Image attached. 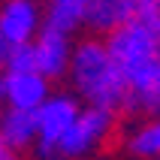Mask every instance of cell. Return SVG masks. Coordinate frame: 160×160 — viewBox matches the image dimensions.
Segmentation results:
<instances>
[{
  "mask_svg": "<svg viewBox=\"0 0 160 160\" xmlns=\"http://www.w3.org/2000/svg\"><path fill=\"white\" fill-rule=\"evenodd\" d=\"M106 45L127 79V109L160 115V27L133 18L106 33Z\"/></svg>",
  "mask_w": 160,
  "mask_h": 160,
  "instance_id": "obj_1",
  "label": "cell"
},
{
  "mask_svg": "<svg viewBox=\"0 0 160 160\" xmlns=\"http://www.w3.org/2000/svg\"><path fill=\"white\" fill-rule=\"evenodd\" d=\"M67 76L72 82V91L85 103L112 109V112L127 109V79L115 54L109 52L106 39H85L72 45Z\"/></svg>",
  "mask_w": 160,
  "mask_h": 160,
  "instance_id": "obj_2",
  "label": "cell"
},
{
  "mask_svg": "<svg viewBox=\"0 0 160 160\" xmlns=\"http://www.w3.org/2000/svg\"><path fill=\"white\" fill-rule=\"evenodd\" d=\"M112 127H115V112L88 103L85 109H79L76 121L70 124V130L58 142L54 154H61V157H88L109 139Z\"/></svg>",
  "mask_w": 160,
  "mask_h": 160,
  "instance_id": "obj_3",
  "label": "cell"
},
{
  "mask_svg": "<svg viewBox=\"0 0 160 160\" xmlns=\"http://www.w3.org/2000/svg\"><path fill=\"white\" fill-rule=\"evenodd\" d=\"M79 115V103L70 94H48L36 109V124H39V136H36V151L39 154H54L58 142L63 133L70 130V124Z\"/></svg>",
  "mask_w": 160,
  "mask_h": 160,
  "instance_id": "obj_4",
  "label": "cell"
},
{
  "mask_svg": "<svg viewBox=\"0 0 160 160\" xmlns=\"http://www.w3.org/2000/svg\"><path fill=\"white\" fill-rule=\"evenodd\" d=\"M48 94V79L39 70H0V103L6 106L39 109Z\"/></svg>",
  "mask_w": 160,
  "mask_h": 160,
  "instance_id": "obj_5",
  "label": "cell"
},
{
  "mask_svg": "<svg viewBox=\"0 0 160 160\" xmlns=\"http://www.w3.org/2000/svg\"><path fill=\"white\" fill-rule=\"evenodd\" d=\"M33 52H36V70L48 82L67 76V67H70V58H72V42L67 30L42 24L33 36Z\"/></svg>",
  "mask_w": 160,
  "mask_h": 160,
  "instance_id": "obj_6",
  "label": "cell"
},
{
  "mask_svg": "<svg viewBox=\"0 0 160 160\" xmlns=\"http://www.w3.org/2000/svg\"><path fill=\"white\" fill-rule=\"evenodd\" d=\"M0 30L9 42H27L39 30V9L33 0H6L0 6Z\"/></svg>",
  "mask_w": 160,
  "mask_h": 160,
  "instance_id": "obj_7",
  "label": "cell"
},
{
  "mask_svg": "<svg viewBox=\"0 0 160 160\" xmlns=\"http://www.w3.org/2000/svg\"><path fill=\"white\" fill-rule=\"evenodd\" d=\"M0 133L6 139L9 151L21 154L27 148L36 145V136H39V124H36V109H15L6 106V112L0 115Z\"/></svg>",
  "mask_w": 160,
  "mask_h": 160,
  "instance_id": "obj_8",
  "label": "cell"
},
{
  "mask_svg": "<svg viewBox=\"0 0 160 160\" xmlns=\"http://www.w3.org/2000/svg\"><path fill=\"white\" fill-rule=\"evenodd\" d=\"M139 15V0H88L85 24L97 33H112Z\"/></svg>",
  "mask_w": 160,
  "mask_h": 160,
  "instance_id": "obj_9",
  "label": "cell"
},
{
  "mask_svg": "<svg viewBox=\"0 0 160 160\" xmlns=\"http://www.w3.org/2000/svg\"><path fill=\"white\" fill-rule=\"evenodd\" d=\"M85 9H88V0H48L45 24L72 33L76 27L85 24Z\"/></svg>",
  "mask_w": 160,
  "mask_h": 160,
  "instance_id": "obj_10",
  "label": "cell"
},
{
  "mask_svg": "<svg viewBox=\"0 0 160 160\" xmlns=\"http://www.w3.org/2000/svg\"><path fill=\"white\" fill-rule=\"evenodd\" d=\"M127 151L133 157H160V115H151L130 133Z\"/></svg>",
  "mask_w": 160,
  "mask_h": 160,
  "instance_id": "obj_11",
  "label": "cell"
},
{
  "mask_svg": "<svg viewBox=\"0 0 160 160\" xmlns=\"http://www.w3.org/2000/svg\"><path fill=\"white\" fill-rule=\"evenodd\" d=\"M6 70H36V52H33V39L27 42H15L9 52Z\"/></svg>",
  "mask_w": 160,
  "mask_h": 160,
  "instance_id": "obj_12",
  "label": "cell"
},
{
  "mask_svg": "<svg viewBox=\"0 0 160 160\" xmlns=\"http://www.w3.org/2000/svg\"><path fill=\"white\" fill-rule=\"evenodd\" d=\"M9 52H12V42H9L3 30H0V70H6V61H9Z\"/></svg>",
  "mask_w": 160,
  "mask_h": 160,
  "instance_id": "obj_13",
  "label": "cell"
},
{
  "mask_svg": "<svg viewBox=\"0 0 160 160\" xmlns=\"http://www.w3.org/2000/svg\"><path fill=\"white\" fill-rule=\"evenodd\" d=\"M9 157H12V151H9L6 139H3V133H0V160H9Z\"/></svg>",
  "mask_w": 160,
  "mask_h": 160,
  "instance_id": "obj_14",
  "label": "cell"
}]
</instances>
